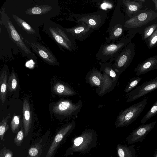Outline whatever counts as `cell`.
<instances>
[{
  "mask_svg": "<svg viewBox=\"0 0 157 157\" xmlns=\"http://www.w3.org/2000/svg\"><path fill=\"white\" fill-rule=\"evenodd\" d=\"M2 7L7 14L17 16L38 30L61 10L58 0H7Z\"/></svg>",
  "mask_w": 157,
  "mask_h": 157,
  "instance_id": "6da1fadb",
  "label": "cell"
},
{
  "mask_svg": "<svg viewBox=\"0 0 157 157\" xmlns=\"http://www.w3.org/2000/svg\"><path fill=\"white\" fill-rule=\"evenodd\" d=\"M42 31L51 38L61 50L64 49L72 52L78 48V46L71 33L58 23L49 20L43 24Z\"/></svg>",
  "mask_w": 157,
  "mask_h": 157,
  "instance_id": "7a4b0ae2",
  "label": "cell"
},
{
  "mask_svg": "<svg viewBox=\"0 0 157 157\" xmlns=\"http://www.w3.org/2000/svg\"><path fill=\"white\" fill-rule=\"evenodd\" d=\"M0 24L3 25L6 29L10 38L16 45L20 54L29 59L36 61L37 57L17 31L2 7L0 10Z\"/></svg>",
  "mask_w": 157,
  "mask_h": 157,
  "instance_id": "3957f363",
  "label": "cell"
},
{
  "mask_svg": "<svg viewBox=\"0 0 157 157\" xmlns=\"http://www.w3.org/2000/svg\"><path fill=\"white\" fill-rule=\"evenodd\" d=\"M134 35L133 33H129L115 42L102 44L96 54L97 59L103 63L110 60L131 41Z\"/></svg>",
  "mask_w": 157,
  "mask_h": 157,
  "instance_id": "277c9868",
  "label": "cell"
},
{
  "mask_svg": "<svg viewBox=\"0 0 157 157\" xmlns=\"http://www.w3.org/2000/svg\"><path fill=\"white\" fill-rule=\"evenodd\" d=\"M147 98L122 110L117 116L115 122L117 128L129 125L140 116L147 103Z\"/></svg>",
  "mask_w": 157,
  "mask_h": 157,
  "instance_id": "5b68a950",
  "label": "cell"
},
{
  "mask_svg": "<svg viewBox=\"0 0 157 157\" xmlns=\"http://www.w3.org/2000/svg\"><path fill=\"white\" fill-rule=\"evenodd\" d=\"M107 15L106 11L100 10L87 13H71L70 16L73 21L84 23L94 30H97L103 25Z\"/></svg>",
  "mask_w": 157,
  "mask_h": 157,
  "instance_id": "8992f818",
  "label": "cell"
},
{
  "mask_svg": "<svg viewBox=\"0 0 157 157\" xmlns=\"http://www.w3.org/2000/svg\"><path fill=\"white\" fill-rule=\"evenodd\" d=\"M24 40L32 51L35 53L43 61L50 65L59 66V62L54 54L40 41L33 39Z\"/></svg>",
  "mask_w": 157,
  "mask_h": 157,
  "instance_id": "52a82bcc",
  "label": "cell"
},
{
  "mask_svg": "<svg viewBox=\"0 0 157 157\" xmlns=\"http://www.w3.org/2000/svg\"><path fill=\"white\" fill-rule=\"evenodd\" d=\"M7 14L17 31L24 39H33L40 42L42 41L39 30L14 14Z\"/></svg>",
  "mask_w": 157,
  "mask_h": 157,
  "instance_id": "ba28073f",
  "label": "cell"
},
{
  "mask_svg": "<svg viewBox=\"0 0 157 157\" xmlns=\"http://www.w3.org/2000/svg\"><path fill=\"white\" fill-rule=\"evenodd\" d=\"M135 54V44L131 41L109 62L114 61V64L121 74L130 65Z\"/></svg>",
  "mask_w": 157,
  "mask_h": 157,
  "instance_id": "9c48e42d",
  "label": "cell"
},
{
  "mask_svg": "<svg viewBox=\"0 0 157 157\" xmlns=\"http://www.w3.org/2000/svg\"><path fill=\"white\" fill-rule=\"evenodd\" d=\"M82 102L79 100L76 103L67 99L61 100L55 104L53 112L64 118L71 117L77 114L81 109Z\"/></svg>",
  "mask_w": 157,
  "mask_h": 157,
  "instance_id": "30bf717a",
  "label": "cell"
},
{
  "mask_svg": "<svg viewBox=\"0 0 157 157\" xmlns=\"http://www.w3.org/2000/svg\"><path fill=\"white\" fill-rule=\"evenodd\" d=\"M95 132L86 129L79 136L74 140L72 146L68 149L65 155H69L75 152H82L88 148L94 141Z\"/></svg>",
  "mask_w": 157,
  "mask_h": 157,
  "instance_id": "8fae6325",
  "label": "cell"
},
{
  "mask_svg": "<svg viewBox=\"0 0 157 157\" xmlns=\"http://www.w3.org/2000/svg\"><path fill=\"white\" fill-rule=\"evenodd\" d=\"M157 17V13L153 10L146 11L130 18L125 21V29L140 27L153 20Z\"/></svg>",
  "mask_w": 157,
  "mask_h": 157,
  "instance_id": "7c38bea8",
  "label": "cell"
},
{
  "mask_svg": "<svg viewBox=\"0 0 157 157\" xmlns=\"http://www.w3.org/2000/svg\"><path fill=\"white\" fill-rule=\"evenodd\" d=\"M157 89V77L144 82L127 94L126 102H131Z\"/></svg>",
  "mask_w": 157,
  "mask_h": 157,
  "instance_id": "4fadbf2b",
  "label": "cell"
},
{
  "mask_svg": "<svg viewBox=\"0 0 157 157\" xmlns=\"http://www.w3.org/2000/svg\"><path fill=\"white\" fill-rule=\"evenodd\" d=\"M156 121L145 124H142L136 128L128 136L127 139L129 144L139 142H142L147 134L154 127Z\"/></svg>",
  "mask_w": 157,
  "mask_h": 157,
  "instance_id": "5bb4252c",
  "label": "cell"
},
{
  "mask_svg": "<svg viewBox=\"0 0 157 157\" xmlns=\"http://www.w3.org/2000/svg\"><path fill=\"white\" fill-rule=\"evenodd\" d=\"M3 31L2 29L0 27V59L2 58L4 59L5 58V59H6L7 58V59H13V54L12 53L11 50L13 51L16 54L18 53L11 49V48L19 50L18 49L17 47H11V45L15 44L11 40L8 33L6 37L7 30L6 32Z\"/></svg>",
  "mask_w": 157,
  "mask_h": 157,
  "instance_id": "9a60e30c",
  "label": "cell"
},
{
  "mask_svg": "<svg viewBox=\"0 0 157 157\" xmlns=\"http://www.w3.org/2000/svg\"><path fill=\"white\" fill-rule=\"evenodd\" d=\"M74 38L80 41L88 38L94 30L85 23L79 22L75 26L69 28H65Z\"/></svg>",
  "mask_w": 157,
  "mask_h": 157,
  "instance_id": "2e32d148",
  "label": "cell"
},
{
  "mask_svg": "<svg viewBox=\"0 0 157 157\" xmlns=\"http://www.w3.org/2000/svg\"><path fill=\"white\" fill-rule=\"evenodd\" d=\"M75 122H72L63 128L57 133L48 151L46 157H51L64 136L75 127Z\"/></svg>",
  "mask_w": 157,
  "mask_h": 157,
  "instance_id": "e0dca14e",
  "label": "cell"
},
{
  "mask_svg": "<svg viewBox=\"0 0 157 157\" xmlns=\"http://www.w3.org/2000/svg\"><path fill=\"white\" fill-rule=\"evenodd\" d=\"M157 69V55L151 57L139 64L134 69L136 75L145 74L148 72Z\"/></svg>",
  "mask_w": 157,
  "mask_h": 157,
  "instance_id": "ac0fdd59",
  "label": "cell"
},
{
  "mask_svg": "<svg viewBox=\"0 0 157 157\" xmlns=\"http://www.w3.org/2000/svg\"><path fill=\"white\" fill-rule=\"evenodd\" d=\"M86 83L89 84L92 87L99 88L101 86L103 79V75L97 68L93 67L86 75Z\"/></svg>",
  "mask_w": 157,
  "mask_h": 157,
  "instance_id": "d6986e66",
  "label": "cell"
},
{
  "mask_svg": "<svg viewBox=\"0 0 157 157\" xmlns=\"http://www.w3.org/2000/svg\"><path fill=\"white\" fill-rule=\"evenodd\" d=\"M23 118L24 131L26 137L30 131L32 121V114L28 101L26 99L24 101L23 108Z\"/></svg>",
  "mask_w": 157,
  "mask_h": 157,
  "instance_id": "ffe728a7",
  "label": "cell"
},
{
  "mask_svg": "<svg viewBox=\"0 0 157 157\" xmlns=\"http://www.w3.org/2000/svg\"><path fill=\"white\" fill-rule=\"evenodd\" d=\"M142 4L136 0L121 1V5L125 7V13L130 18L135 16L143 8Z\"/></svg>",
  "mask_w": 157,
  "mask_h": 157,
  "instance_id": "44dd1931",
  "label": "cell"
},
{
  "mask_svg": "<svg viewBox=\"0 0 157 157\" xmlns=\"http://www.w3.org/2000/svg\"><path fill=\"white\" fill-rule=\"evenodd\" d=\"M100 71L105 73L111 77L113 80L117 82L118 79L121 74L114 63L110 62L103 63L99 62Z\"/></svg>",
  "mask_w": 157,
  "mask_h": 157,
  "instance_id": "7402d4cb",
  "label": "cell"
},
{
  "mask_svg": "<svg viewBox=\"0 0 157 157\" xmlns=\"http://www.w3.org/2000/svg\"><path fill=\"white\" fill-rule=\"evenodd\" d=\"M103 79L101 86L97 88L96 92L99 96H103L105 94L109 92L114 88L117 84L113 78L108 75L103 73Z\"/></svg>",
  "mask_w": 157,
  "mask_h": 157,
  "instance_id": "603a6c76",
  "label": "cell"
},
{
  "mask_svg": "<svg viewBox=\"0 0 157 157\" xmlns=\"http://www.w3.org/2000/svg\"><path fill=\"white\" fill-rule=\"evenodd\" d=\"M8 66L5 65L1 71L0 77V99L3 105L6 100L7 89Z\"/></svg>",
  "mask_w": 157,
  "mask_h": 157,
  "instance_id": "cb8c5ba5",
  "label": "cell"
},
{
  "mask_svg": "<svg viewBox=\"0 0 157 157\" xmlns=\"http://www.w3.org/2000/svg\"><path fill=\"white\" fill-rule=\"evenodd\" d=\"M53 90L56 94L59 95L72 96L76 94V92L70 86L60 82L55 84Z\"/></svg>",
  "mask_w": 157,
  "mask_h": 157,
  "instance_id": "d4e9b609",
  "label": "cell"
},
{
  "mask_svg": "<svg viewBox=\"0 0 157 157\" xmlns=\"http://www.w3.org/2000/svg\"><path fill=\"white\" fill-rule=\"evenodd\" d=\"M134 144L129 146L118 145L117 147L119 157H136Z\"/></svg>",
  "mask_w": 157,
  "mask_h": 157,
  "instance_id": "484cf974",
  "label": "cell"
},
{
  "mask_svg": "<svg viewBox=\"0 0 157 157\" xmlns=\"http://www.w3.org/2000/svg\"><path fill=\"white\" fill-rule=\"evenodd\" d=\"M17 86V82L16 75L13 69L9 78L7 82V90L10 92L16 91Z\"/></svg>",
  "mask_w": 157,
  "mask_h": 157,
  "instance_id": "4316f807",
  "label": "cell"
},
{
  "mask_svg": "<svg viewBox=\"0 0 157 157\" xmlns=\"http://www.w3.org/2000/svg\"><path fill=\"white\" fill-rule=\"evenodd\" d=\"M142 78L141 77H135L131 79L125 87L124 91L129 93L135 88Z\"/></svg>",
  "mask_w": 157,
  "mask_h": 157,
  "instance_id": "83f0119b",
  "label": "cell"
},
{
  "mask_svg": "<svg viewBox=\"0 0 157 157\" xmlns=\"http://www.w3.org/2000/svg\"><path fill=\"white\" fill-rule=\"evenodd\" d=\"M11 115L9 114L5 118H3L0 123V138L2 140L6 132L9 128L8 124L9 120L10 118Z\"/></svg>",
  "mask_w": 157,
  "mask_h": 157,
  "instance_id": "f1b7e54d",
  "label": "cell"
},
{
  "mask_svg": "<svg viewBox=\"0 0 157 157\" xmlns=\"http://www.w3.org/2000/svg\"><path fill=\"white\" fill-rule=\"evenodd\" d=\"M157 114V100L141 120L140 122L145 123L147 121Z\"/></svg>",
  "mask_w": 157,
  "mask_h": 157,
  "instance_id": "f546056e",
  "label": "cell"
},
{
  "mask_svg": "<svg viewBox=\"0 0 157 157\" xmlns=\"http://www.w3.org/2000/svg\"><path fill=\"white\" fill-rule=\"evenodd\" d=\"M21 115H14L11 122V127L12 132L16 133L18 131L20 124Z\"/></svg>",
  "mask_w": 157,
  "mask_h": 157,
  "instance_id": "4dcf8cb0",
  "label": "cell"
},
{
  "mask_svg": "<svg viewBox=\"0 0 157 157\" xmlns=\"http://www.w3.org/2000/svg\"><path fill=\"white\" fill-rule=\"evenodd\" d=\"M157 28V24H154L148 26L144 29V38L147 39L153 33Z\"/></svg>",
  "mask_w": 157,
  "mask_h": 157,
  "instance_id": "1f68e13d",
  "label": "cell"
},
{
  "mask_svg": "<svg viewBox=\"0 0 157 157\" xmlns=\"http://www.w3.org/2000/svg\"><path fill=\"white\" fill-rule=\"evenodd\" d=\"M23 130L24 128L21 125L20 130L14 138V142L17 146H20L22 142L24 136Z\"/></svg>",
  "mask_w": 157,
  "mask_h": 157,
  "instance_id": "d6a6232c",
  "label": "cell"
},
{
  "mask_svg": "<svg viewBox=\"0 0 157 157\" xmlns=\"http://www.w3.org/2000/svg\"><path fill=\"white\" fill-rule=\"evenodd\" d=\"M157 45V28L150 36L148 40V47L152 48Z\"/></svg>",
  "mask_w": 157,
  "mask_h": 157,
  "instance_id": "836d02e7",
  "label": "cell"
},
{
  "mask_svg": "<svg viewBox=\"0 0 157 157\" xmlns=\"http://www.w3.org/2000/svg\"><path fill=\"white\" fill-rule=\"evenodd\" d=\"M12 151L5 147L1 149L0 151V157H13Z\"/></svg>",
  "mask_w": 157,
  "mask_h": 157,
  "instance_id": "e575fe53",
  "label": "cell"
},
{
  "mask_svg": "<svg viewBox=\"0 0 157 157\" xmlns=\"http://www.w3.org/2000/svg\"><path fill=\"white\" fill-rule=\"evenodd\" d=\"M38 145H35L32 147L29 151V154L30 156L36 157L39 153V148L37 147Z\"/></svg>",
  "mask_w": 157,
  "mask_h": 157,
  "instance_id": "d590c367",
  "label": "cell"
},
{
  "mask_svg": "<svg viewBox=\"0 0 157 157\" xmlns=\"http://www.w3.org/2000/svg\"><path fill=\"white\" fill-rule=\"evenodd\" d=\"M155 5V7L156 10H157V0H152Z\"/></svg>",
  "mask_w": 157,
  "mask_h": 157,
  "instance_id": "8d00e7d4",
  "label": "cell"
},
{
  "mask_svg": "<svg viewBox=\"0 0 157 157\" xmlns=\"http://www.w3.org/2000/svg\"><path fill=\"white\" fill-rule=\"evenodd\" d=\"M137 1L140 2H145L144 0H136Z\"/></svg>",
  "mask_w": 157,
  "mask_h": 157,
  "instance_id": "74e56055",
  "label": "cell"
},
{
  "mask_svg": "<svg viewBox=\"0 0 157 157\" xmlns=\"http://www.w3.org/2000/svg\"><path fill=\"white\" fill-rule=\"evenodd\" d=\"M154 157H157V151L154 153Z\"/></svg>",
  "mask_w": 157,
  "mask_h": 157,
  "instance_id": "f35d334b",
  "label": "cell"
}]
</instances>
